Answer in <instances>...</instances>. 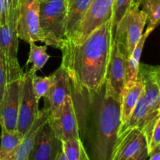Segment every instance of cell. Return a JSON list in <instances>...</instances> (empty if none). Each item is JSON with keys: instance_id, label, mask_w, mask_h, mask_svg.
Segmentation results:
<instances>
[{"instance_id": "obj_17", "label": "cell", "mask_w": 160, "mask_h": 160, "mask_svg": "<svg viewBox=\"0 0 160 160\" xmlns=\"http://www.w3.org/2000/svg\"><path fill=\"white\" fill-rule=\"evenodd\" d=\"M48 111L45 108H43L42 110H39L31 128L23 136V139L16 152L13 160H29L30 152H31L33 145H34L38 131H39L41 127L48 120Z\"/></svg>"}, {"instance_id": "obj_30", "label": "cell", "mask_w": 160, "mask_h": 160, "mask_svg": "<svg viewBox=\"0 0 160 160\" xmlns=\"http://www.w3.org/2000/svg\"><path fill=\"white\" fill-rule=\"evenodd\" d=\"M9 22V0H0V25Z\"/></svg>"}, {"instance_id": "obj_20", "label": "cell", "mask_w": 160, "mask_h": 160, "mask_svg": "<svg viewBox=\"0 0 160 160\" xmlns=\"http://www.w3.org/2000/svg\"><path fill=\"white\" fill-rule=\"evenodd\" d=\"M148 110L143 90L137 105L134 107V110L132 111L130 117H128V120L123 124L120 126L117 137L123 134V132H125V131L133 129V128H138L141 130L142 127L143 126V124L146 121L147 118H148Z\"/></svg>"}, {"instance_id": "obj_33", "label": "cell", "mask_w": 160, "mask_h": 160, "mask_svg": "<svg viewBox=\"0 0 160 160\" xmlns=\"http://www.w3.org/2000/svg\"><path fill=\"white\" fill-rule=\"evenodd\" d=\"M56 160H67V158H66L65 156H64L62 150H61V151L59 152V154L57 155V157H56Z\"/></svg>"}, {"instance_id": "obj_5", "label": "cell", "mask_w": 160, "mask_h": 160, "mask_svg": "<svg viewBox=\"0 0 160 160\" xmlns=\"http://www.w3.org/2000/svg\"><path fill=\"white\" fill-rule=\"evenodd\" d=\"M127 58L118 42L112 39L110 55L105 78V93L120 102L125 87Z\"/></svg>"}, {"instance_id": "obj_23", "label": "cell", "mask_w": 160, "mask_h": 160, "mask_svg": "<svg viewBox=\"0 0 160 160\" xmlns=\"http://www.w3.org/2000/svg\"><path fill=\"white\" fill-rule=\"evenodd\" d=\"M62 151L67 160H91L80 138L62 142Z\"/></svg>"}, {"instance_id": "obj_7", "label": "cell", "mask_w": 160, "mask_h": 160, "mask_svg": "<svg viewBox=\"0 0 160 160\" xmlns=\"http://www.w3.org/2000/svg\"><path fill=\"white\" fill-rule=\"evenodd\" d=\"M48 123L61 142L79 138L78 115L72 95L67 97L57 110L48 115Z\"/></svg>"}, {"instance_id": "obj_22", "label": "cell", "mask_w": 160, "mask_h": 160, "mask_svg": "<svg viewBox=\"0 0 160 160\" xmlns=\"http://www.w3.org/2000/svg\"><path fill=\"white\" fill-rule=\"evenodd\" d=\"M30 45V52L28 55V59L26 62V66L31 63L30 71L36 73L38 70H42L44 66L46 64L49 59L50 56L47 53V45H37L35 42H31Z\"/></svg>"}, {"instance_id": "obj_26", "label": "cell", "mask_w": 160, "mask_h": 160, "mask_svg": "<svg viewBox=\"0 0 160 160\" xmlns=\"http://www.w3.org/2000/svg\"><path fill=\"white\" fill-rule=\"evenodd\" d=\"M52 83V75L48 77H38L34 75L32 79L33 92L38 101L48 95Z\"/></svg>"}, {"instance_id": "obj_11", "label": "cell", "mask_w": 160, "mask_h": 160, "mask_svg": "<svg viewBox=\"0 0 160 160\" xmlns=\"http://www.w3.org/2000/svg\"><path fill=\"white\" fill-rule=\"evenodd\" d=\"M21 82L22 78L7 84L0 104V127L10 132L17 131Z\"/></svg>"}, {"instance_id": "obj_2", "label": "cell", "mask_w": 160, "mask_h": 160, "mask_svg": "<svg viewBox=\"0 0 160 160\" xmlns=\"http://www.w3.org/2000/svg\"><path fill=\"white\" fill-rule=\"evenodd\" d=\"M89 98L79 138L91 160H110L120 126V102L105 93L84 94Z\"/></svg>"}, {"instance_id": "obj_9", "label": "cell", "mask_w": 160, "mask_h": 160, "mask_svg": "<svg viewBox=\"0 0 160 160\" xmlns=\"http://www.w3.org/2000/svg\"><path fill=\"white\" fill-rule=\"evenodd\" d=\"M114 0H92L74 35L69 41L79 43L92 31L111 20Z\"/></svg>"}, {"instance_id": "obj_32", "label": "cell", "mask_w": 160, "mask_h": 160, "mask_svg": "<svg viewBox=\"0 0 160 160\" xmlns=\"http://www.w3.org/2000/svg\"><path fill=\"white\" fill-rule=\"evenodd\" d=\"M148 157V148H145L143 151L142 152L140 155L134 160H146Z\"/></svg>"}, {"instance_id": "obj_8", "label": "cell", "mask_w": 160, "mask_h": 160, "mask_svg": "<svg viewBox=\"0 0 160 160\" xmlns=\"http://www.w3.org/2000/svg\"><path fill=\"white\" fill-rule=\"evenodd\" d=\"M34 74L36 73L28 70L22 77L17 131L23 136L31 128L39 112V101L36 98L32 88V79Z\"/></svg>"}, {"instance_id": "obj_1", "label": "cell", "mask_w": 160, "mask_h": 160, "mask_svg": "<svg viewBox=\"0 0 160 160\" xmlns=\"http://www.w3.org/2000/svg\"><path fill=\"white\" fill-rule=\"evenodd\" d=\"M112 39L109 20L79 43L69 40L63 42L59 48L62 55L61 66L77 94L95 93L102 88Z\"/></svg>"}, {"instance_id": "obj_3", "label": "cell", "mask_w": 160, "mask_h": 160, "mask_svg": "<svg viewBox=\"0 0 160 160\" xmlns=\"http://www.w3.org/2000/svg\"><path fill=\"white\" fill-rule=\"evenodd\" d=\"M67 0H40L39 27L47 46L60 48L66 36Z\"/></svg>"}, {"instance_id": "obj_12", "label": "cell", "mask_w": 160, "mask_h": 160, "mask_svg": "<svg viewBox=\"0 0 160 160\" xmlns=\"http://www.w3.org/2000/svg\"><path fill=\"white\" fill-rule=\"evenodd\" d=\"M61 150L62 142L56 137L47 120L38 131L29 160H56Z\"/></svg>"}, {"instance_id": "obj_31", "label": "cell", "mask_w": 160, "mask_h": 160, "mask_svg": "<svg viewBox=\"0 0 160 160\" xmlns=\"http://www.w3.org/2000/svg\"><path fill=\"white\" fill-rule=\"evenodd\" d=\"M148 157V160H160V147L156 148Z\"/></svg>"}, {"instance_id": "obj_15", "label": "cell", "mask_w": 160, "mask_h": 160, "mask_svg": "<svg viewBox=\"0 0 160 160\" xmlns=\"http://www.w3.org/2000/svg\"><path fill=\"white\" fill-rule=\"evenodd\" d=\"M52 83L48 95L44 98L45 108L48 115L57 110L69 95H72V86L65 69L60 67L52 73Z\"/></svg>"}, {"instance_id": "obj_25", "label": "cell", "mask_w": 160, "mask_h": 160, "mask_svg": "<svg viewBox=\"0 0 160 160\" xmlns=\"http://www.w3.org/2000/svg\"><path fill=\"white\" fill-rule=\"evenodd\" d=\"M136 0H114L112 6V13L111 17V25H112V34L113 38L114 32L119 22L120 21L127 11L132 6Z\"/></svg>"}, {"instance_id": "obj_29", "label": "cell", "mask_w": 160, "mask_h": 160, "mask_svg": "<svg viewBox=\"0 0 160 160\" xmlns=\"http://www.w3.org/2000/svg\"><path fill=\"white\" fill-rule=\"evenodd\" d=\"M20 0H9V23L17 28V16H18V8Z\"/></svg>"}, {"instance_id": "obj_19", "label": "cell", "mask_w": 160, "mask_h": 160, "mask_svg": "<svg viewBox=\"0 0 160 160\" xmlns=\"http://www.w3.org/2000/svg\"><path fill=\"white\" fill-rule=\"evenodd\" d=\"M152 31L146 29L145 32L142 34L138 43L134 48L130 57L127 60L126 66V77H125V87L134 84L138 81L139 66H140V59L143 51L145 42L147 38L150 35Z\"/></svg>"}, {"instance_id": "obj_13", "label": "cell", "mask_w": 160, "mask_h": 160, "mask_svg": "<svg viewBox=\"0 0 160 160\" xmlns=\"http://www.w3.org/2000/svg\"><path fill=\"white\" fill-rule=\"evenodd\" d=\"M138 80L143 84L148 113L160 110V67L140 63Z\"/></svg>"}, {"instance_id": "obj_18", "label": "cell", "mask_w": 160, "mask_h": 160, "mask_svg": "<svg viewBox=\"0 0 160 160\" xmlns=\"http://www.w3.org/2000/svg\"><path fill=\"white\" fill-rule=\"evenodd\" d=\"M143 92V84L139 80L124 87L120 100V125L128 120Z\"/></svg>"}, {"instance_id": "obj_14", "label": "cell", "mask_w": 160, "mask_h": 160, "mask_svg": "<svg viewBox=\"0 0 160 160\" xmlns=\"http://www.w3.org/2000/svg\"><path fill=\"white\" fill-rule=\"evenodd\" d=\"M18 35L17 28L10 23L0 25V49L10 73L16 78H21L24 72L18 62Z\"/></svg>"}, {"instance_id": "obj_4", "label": "cell", "mask_w": 160, "mask_h": 160, "mask_svg": "<svg viewBox=\"0 0 160 160\" xmlns=\"http://www.w3.org/2000/svg\"><path fill=\"white\" fill-rule=\"evenodd\" d=\"M140 1L136 0L128 9L116 28L113 39L129 58L138 43L147 23L145 12L140 9Z\"/></svg>"}, {"instance_id": "obj_28", "label": "cell", "mask_w": 160, "mask_h": 160, "mask_svg": "<svg viewBox=\"0 0 160 160\" xmlns=\"http://www.w3.org/2000/svg\"><path fill=\"white\" fill-rule=\"evenodd\" d=\"M159 147H160V119L156 122L150 142L147 146L148 156H150Z\"/></svg>"}, {"instance_id": "obj_24", "label": "cell", "mask_w": 160, "mask_h": 160, "mask_svg": "<svg viewBox=\"0 0 160 160\" xmlns=\"http://www.w3.org/2000/svg\"><path fill=\"white\" fill-rule=\"evenodd\" d=\"M142 10L145 13L148 22L147 30L152 32L159 24L160 0H139Z\"/></svg>"}, {"instance_id": "obj_6", "label": "cell", "mask_w": 160, "mask_h": 160, "mask_svg": "<svg viewBox=\"0 0 160 160\" xmlns=\"http://www.w3.org/2000/svg\"><path fill=\"white\" fill-rule=\"evenodd\" d=\"M40 0H20L17 21L19 39L27 43L42 42L43 37L39 27Z\"/></svg>"}, {"instance_id": "obj_21", "label": "cell", "mask_w": 160, "mask_h": 160, "mask_svg": "<svg viewBox=\"0 0 160 160\" xmlns=\"http://www.w3.org/2000/svg\"><path fill=\"white\" fill-rule=\"evenodd\" d=\"M0 160H13L14 156L23 136L19 132L6 131L1 128Z\"/></svg>"}, {"instance_id": "obj_27", "label": "cell", "mask_w": 160, "mask_h": 160, "mask_svg": "<svg viewBox=\"0 0 160 160\" xmlns=\"http://www.w3.org/2000/svg\"><path fill=\"white\" fill-rule=\"evenodd\" d=\"M17 79H20V78H16L10 73L7 67V64L6 62V60H5L2 52L0 49V104L2 101L7 84L10 83L11 81Z\"/></svg>"}, {"instance_id": "obj_16", "label": "cell", "mask_w": 160, "mask_h": 160, "mask_svg": "<svg viewBox=\"0 0 160 160\" xmlns=\"http://www.w3.org/2000/svg\"><path fill=\"white\" fill-rule=\"evenodd\" d=\"M92 1V0H67V40H70L74 35Z\"/></svg>"}, {"instance_id": "obj_10", "label": "cell", "mask_w": 160, "mask_h": 160, "mask_svg": "<svg viewBox=\"0 0 160 160\" xmlns=\"http://www.w3.org/2000/svg\"><path fill=\"white\" fill-rule=\"evenodd\" d=\"M146 148L142 131L138 128L128 130L117 137L110 160H134Z\"/></svg>"}]
</instances>
